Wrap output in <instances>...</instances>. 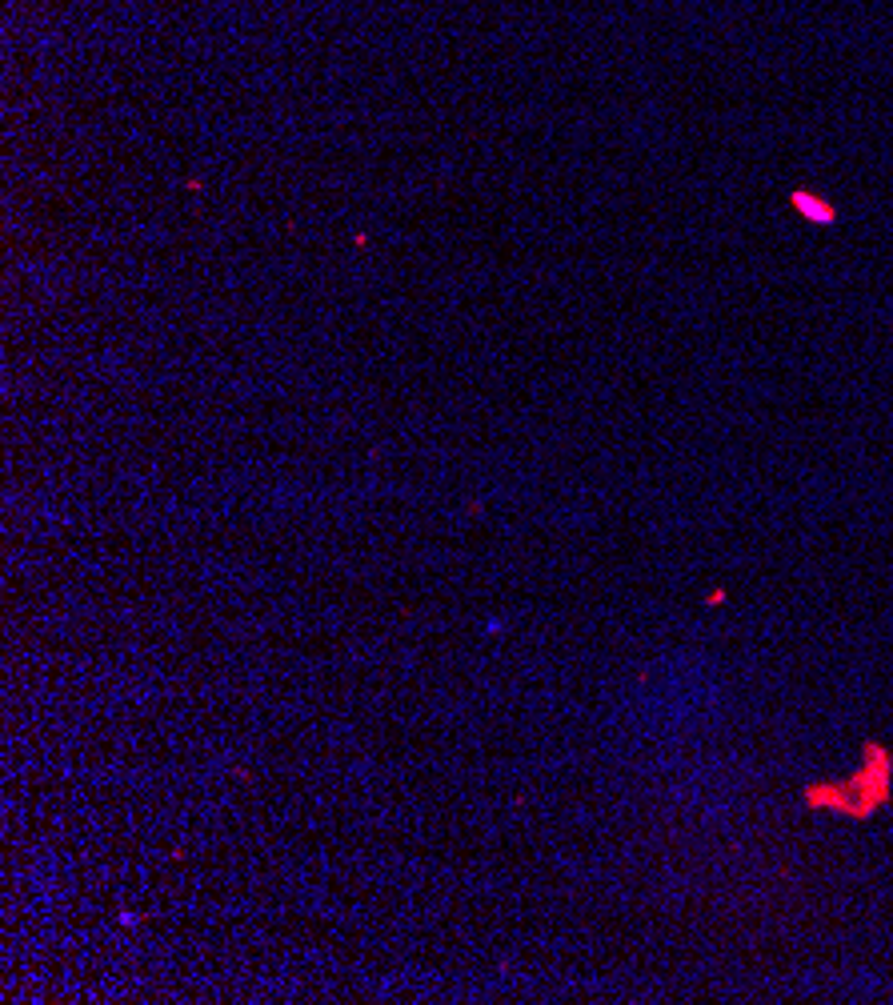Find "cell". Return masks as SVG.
I'll return each mask as SVG.
<instances>
[{
    "label": "cell",
    "mask_w": 893,
    "mask_h": 1005,
    "mask_svg": "<svg viewBox=\"0 0 893 1005\" xmlns=\"http://www.w3.org/2000/svg\"><path fill=\"white\" fill-rule=\"evenodd\" d=\"M505 629H509V625H505L501 617H489V621H485V633H489V637H497V633H505Z\"/></svg>",
    "instance_id": "1"
}]
</instances>
